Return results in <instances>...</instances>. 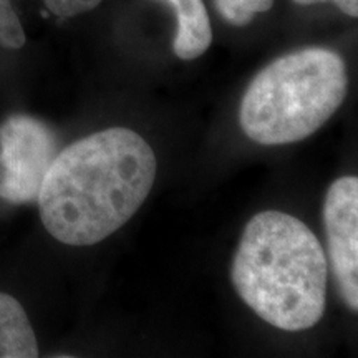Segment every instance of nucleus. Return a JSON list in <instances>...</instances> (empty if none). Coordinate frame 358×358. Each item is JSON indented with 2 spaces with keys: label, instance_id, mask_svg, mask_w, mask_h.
<instances>
[{
  "label": "nucleus",
  "instance_id": "nucleus-1",
  "mask_svg": "<svg viewBox=\"0 0 358 358\" xmlns=\"http://www.w3.org/2000/svg\"><path fill=\"white\" fill-rule=\"evenodd\" d=\"M156 156L138 133L108 128L65 148L38 192L47 232L66 245H93L123 227L145 203Z\"/></svg>",
  "mask_w": 358,
  "mask_h": 358
},
{
  "label": "nucleus",
  "instance_id": "nucleus-8",
  "mask_svg": "<svg viewBox=\"0 0 358 358\" xmlns=\"http://www.w3.org/2000/svg\"><path fill=\"white\" fill-rule=\"evenodd\" d=\"M214 6L227 24L244 27L252 22L256 13L271 10L274 0H214Z\"/></svg>",
  "mask_w": 358,
  "mask_h": 358
},
{
  "label": "nucleus",
  "instance_id": "nucleus-4",
  "mask_svg": "<svg viewBox=\"0 0 358 358\" xmlns=\"http://www.w3.org/2000/svg\"><path fill=\"white\" fill-rule=\"evenodd\" d=\"M58 153L50 127L29 115L8 116L0 124V198L12 204L37 201Z\"/></svg>",
  "mask_w": 358,
  "mask_h": 358
},
{
  "label": "nucleus",
  "instance_id": "nucleus-9",
  "mask_svg": "<svg viewBox=\"0 0 358 358\" xmlns=\"http://www.w3.org/2000/svg\"><path fill=\"white\" fill-rule=\"evenodd\" d=\"M25 45V32L12 7V0H0V47L17 50Z\"/></svg>",
  "mask_w": 358,
  "mask_h": 358
},
{
  "label": "nucleus",
  "instance_id": "nucleus-11",
  "mask_svg": "<svg viewBox=\"0 0 358 358\" xmlns=\"http://www.w3.org/2000/svg\"><path fill=\"white\" fill-rule=\"evenodd\" d=\"M292 2L299 3V6H310V3L317 2H332L345 15L353 17V19L358 15V0H292Z\"/></svg>",
  "mask_w": 358,
  "mask_h": 358
},
{
  "label": "nucleus",
  "instance_id": "nucleus-10",
  "mask_svg": "<svg viewBox=\"0 0 358 358\" xmlns=\"http://www.w3.org/2000/svg\"><path fill=\"white\" fill-rule=\"evenodd\" d=\"M45 7L55 17L60 19H70L80 13L90 12L100 6L103 0H43Z\"/></svg>",
  "mask_w": 358,
  "mask_h": 358
},
{
  "label": "nucleus",
  "instance_id": "nucleus-7",
  "mask_svg": "<svg viewBox=\"0 0 358 358\" xmlns=\"http://www.w3.org/2000/svg\"><path fill=\"white\" fill-rule=\"evenodd\" d=\"M38 345L29 317L17 299L0 292V358H35Z\"/></svg>",
  "mask_w": 358,
  "mask_h": 358
},
{
  "label": "nucleus",
  "instance_id": "nucleus-6",
  "mask_svg": "<svg viewBox=\"0 0 358 358\" xmlns=\"http://www.w3.org/2000/svg\"><path fill=\"white\" fill-rule=\"evenodd\" d=\"M176 12L178 29L173 50L181 60H194L213 42V29L203 0H166Z\"/></svg>",
  "mask_w": 358,
  "mask_h": 358
},
{
  "label": "nucleus",
  "instance_id": "nucleus-3",
  "mask_svg": "<svg viewBox=\"0 0 358 358\" xmlns=\"http://www.w3.org/2000/svg\"><path fill=\"white\" fill-rule=\"evenodd\" d=\"M347 92V66L338 53L320 47L292 52L250 82L241 103V128L266 146L306 140L332 118Z\"/></svg>",
  "mask_w": 358,
  "mask_h": 358
},
{
  "label": "nucleus",
  "instance_id": "nucleus-5",
  "mask_svg": "<svg viewBox=\"0 0 358 358\" xmlns=\"http://www.w3.org/2000/svg\"><path fill=\"white\" fill-rule=\"evenodd\" d=\"M324 221L338 292L350 310H358V179L345 176L329 187Z\"/></svg>",
  "mask_w": 358,
  "mask_h": 358
},
{
  "label": "nucleus",
  "instance_id": "nucleus-2",
  "mask_svg": "<svg viewBox=\"0 0 358 358\" xmlns=\"http://www.w3.org/2000/svg\"><path fill=\"white\" fill-rule=\"evenodd\" d=\"M231 280L245 306L277 329L306 330L324 317L325 252L317 236L290 214L264 211L250 219Z\"/></svg>",
  "mask_w": 358,
  "mask_h": 358
}]
</instances>
